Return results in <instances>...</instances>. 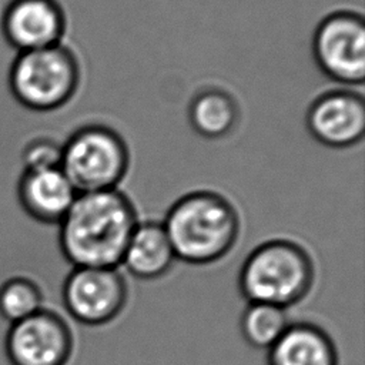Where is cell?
Segmentation results:
<instances>
[{
	"instance_id": "6da1fadb",
	"label": "cell",
	"mask_w": 365,
	"mask_h": 365,
	"mask_svg": "<svg viewBox=\"0 0 365 365\" xmlns=\"http://www.w3.org/2000/svg\"><path fill=\"white\" fill-rule=\"evenodd\" d=\"M137 224L133 202L117 188L80 192L58 222V245L73 267L117 268Z\"/></svg>"
},
{
	"instance_id": "7a4b0ae2",
	"label": "cell",
	"mask_w": 365,
	"mask_h": 365,
	"mask_svg": "<svg viewBox=\"0 0 365 365\" xmlns=\"http://www.w3.org/2000/svg\"><path fill=\"white\" fill-rule=\"evenodd\" d=\"M177 259L208 265L224 258L240 235L234 205L212 191H194L177 200L163 221Z\"/></svg>"
},
{
	"instance_id": "3957f363",
	"label": "cell",
	"mask_w": 365,
	"mask_h": 365,
	"mask_svg": "<svg viewBox=\"0 0 365 365\" xmlns=\"http://www.w3.org/2000/svg\"><path fill=\"white\" fill-rule=\"evenodd\" d=\"M315 281L309 252L291 240H269L254 248L238 272V289L248 302L287 309L301 302Z\"/></svg>"
},
{
	"instance_id": "277c9868",
	"label": "cell",
	"mask_w": 365,
	"mask_h": 365,
	"mask_svg": "<svg viewBox=\"0 0 365 365\" xmlns=\"http://www.w3.org/2000/svg\"><path fill=\"white\" fill-rule=\"evenodd\" d=\"M7 84L11 97L24 108L48 113L66 106L80 84V66L74 53L63 43L13 58Z\"/></svg>"
},
{
	"instance_id": "5b68a950",
	"label": "cell",
	"mask_w": 365,
	"mask_h": 365,
	"mask_svg": "<svg viewBox=\"0 0 365 365\" xmlns=\"http://www.w3.org/2000/svg\"><path fill=\"white\" fill-rule=\"evenodd\" d=\"M128 164L125 141L107 125L80 127L61 144L60 168L78 194L115 190Z\"/></svg>"
},
{
	"instance_id": "8992f818",
	"label": "cell",
	"mask_w": 365,
	"mask_h": 365,
	"mask_svg": "<svg viewBox=\"0 0 365 365\" xmlns=\"http://www.w3.org/2000/svg\"><path fill=\"white\" fill-rule=\"evenodd\" d=\"M312 53L319 70L334 81L356 86L365 78V21L354 11H335L317 26Z\"/></svg>"
},
{
	"instance_id": "52a82bcc",
	"label": "cell",
	"mask_w": 365,
	"mask_h": 365,
	"mask_svg": "<svg viewBox=\"0 0 365 365\" xmlns=\"http://www.w3.org/2000/svg\"><path fill=\"white\" fill-rule=\"evenodd\" d=\"M68 315L88 327H100L115 319L128 299V287L117 268L74 267L61 289Z\"/></svg>"
},
{
	"instance_id": "ba28073f",
	"label": "cell",
	"mask_w": 365,
	"mask_h": 365,
	"mask_svg": "<svg viewBox=\"0 0 365 365\" xmlns=\"http://www.w3.org/2000/svg\"><path fill=\"white\" fill-rule=\"evenodd\" d=\"M73 346L68 324L47 308L11 324L4 339L11 365H67Z\"/></svg>"
},
{
	"instance_id": "9c48e42d",
	"label": "cell",
	"mask_w": 365,
	"mask_h": 365,
	"mask_svg": "<svg viewBox=\"0 0 365 365\" xmlns=\"http://www.w3.org/2000/svg\"><path fill=\"white\" fill-rule=\"evenodd\" d=\"M66 26L57 0H9L0 17L1 34L17 53L63 43Z\"/></svg>"
},
{
	"instance_id": "30bf717a",
	"label": "cell",
	"mask_w": 365,
	"mask_h": 365,
	"mask_svg": "<svg viewBox=\"0 0 365 365\" xmlns=\"http://www.w3.org/2000/svg\"><path fill=\"white\" fill-rule=\"evenodd\" d=\"M307 128L321 144L346 148L365 134V101L351 90H331L317 97L307 111Z\"/></svg>"
},
{
	"instance_id": "8fae6325",
	"label": "cell",
	"mask_w": 365,
	"mask_h": 365,
	"mask_svg": "<svg viewBox=\"0 0 365 365\" xmlns=\"http://www.w3.org/2000/svg\"><path fill=\"white\" fill-rule=\"evenodd\" d=\"M77 194L60 167L21 170L17 181L21 210L41 224L58 225Z\"/></svg>"
},
{
	"instance_id": "7c38bea8",
	"label": "cell",
	"mask_w": 365,
	"mask_h": 365,
	"mask_svg": "<svg viewBox=\"0 0 365 365\" xmlns=\"http://www.w3.org/2000/svg\"><path fill=\"white\" fill-rule=\"evenodd\" d=\"M268 365H338L332 338L312 322H294L268 348Z\"/></svg>"
},
{
	"instance_id": "4fadbf2b",
	"label": "cell",
	"mask_w": 365,
	"mask_h": 365,
	"mask_svg": "<svg viewBox=\"0 0 365 365\" xmlns=\"http://www.w3.org/2000/svg\"><path fill=\"white\" fill-rule=\"evenodd\" d=\"M175 259L163 222L138 221L124 250L121 265L134 278L151 281L164 277Z\"/></svg>"
},
{
	"instance_id": "5bb4252c",
	"label": "cell",
	"mask_w": 365,
	"mask_h": 365,
	"mask_svg": "<svg viewBox=\"0 0 365 365\" xmlns=\"http://www.w3.org/2000/svg\"><path fill=\"white\" fill-rule=\"evenodd\" d=\"M188 118L194 131L201 137L222 138L238 121V106L227 91L205 88L191 100Z\"/></svg>"
},
{
	"instance_id": "9a60e30c",
	"label": "cell",
	"mask_w": 365,
	"mask_h": 365,
	"mask_svg": "<svg viewBox=\"0 0 365 365\" xmlns=\"http://www.w3.org/2000/svg\"><path fill=\"white\" fill-rule=\"evenodd\" d=\"M289 325L287 309L259 302H248L240 319L245 342L258 349H268Z\"/></svg>"
},
{
	"instance_id": "2e32d148",
	"label": "cell",
	"mask_w": 365,
	"mask_h": 365,
	"mask_svg": "<svg viewBox=\"0 0 365 365\" xmlns=\"http://www.w3.org/2000/svg\"><path fill=\"white\" fill-rule=\"evenodd\" d=\"M43 294L40 287L27 277H11L0 285V317L14 324L40 311Z\"/></svg>"
},
{
	"instance_id": "e0dca14e",
	"label": "cell",
	"mask_w": 365,
	"mask_h": 365,
	"mask_svg": "<svg viewBox=\"0 0 365 365\" xmlns=\"http://www.w3.org/2000/svg\"><path fill=\"white\" fill-rule=\"evenodd\" d=\"M61 144L50 137H34L21 148L23 170L60 167Z\"/></svg>"
}]
</instances>
